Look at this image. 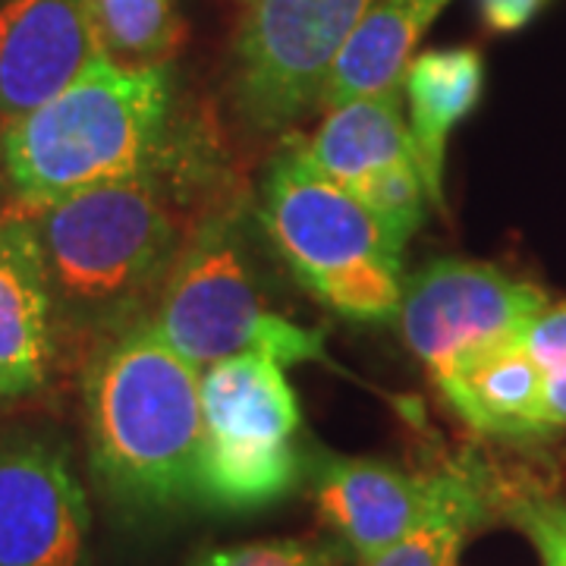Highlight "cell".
<instances>
[{
  "mask_svg": "<svg viewBox=\"0 0 566 566\" xmlns=\"http://www.w3.org/2000/svg\"><path fill=\"white\" fill-rule=\"evenodd\" d=\"M211 182V161L192 142L161 170L22 208L39 233L61 337L95 344L151 315L182 249L208 218L192 199Z\"/></svg>",
  "mask_w": 566,
  "mask_h": 566,
  "instance_id": "obj_1",
  "label": "cell"
},
{
  "mask_svg": "<svg viewBox=\"0 0 566 566\" xmlns=\"http://www.w3.org/2000/svg\"><path fill=\"white\" fill-rule=\"evenodd\" d=\"M88 472L126 520L196 504L202 371L164 344L151 318L95 340L82 365Z\"/></svg>",
  "mask_w": 566,
  "mask_h": 566,
  "instance_id": "obj_2",
  "label": "cell"
},
{
  "mask_svg": "<svg viewBox=\"0 0 566 566\" xmlns=\"http://www.w3.org/2000/svg\"><path fill=\"white\" fill-rule=\"evenodd\" d=\"M192 142L177 123L170 63L123 66L102 54L54 98L0 126V161L13 205L41 208L161 170Z\"/></svg>",
  "mask_w": 566,
  "mask_h": 566,
  "instance_id": "obj_3",
  "label": "cell"
},
{
  "mask_svg": "<svg viewBox=\"0 0 566 566\" xmlns=\"http://www.w3.org/2000/svg\"><path fill=\"white\" fill-rule=\"evenodd\" d=\"M259 218L296 281L349 322H390L403 296V249L344 186L286 145L268 164Z\"/></svg>",
  "mask_w": 566,
  "mask_h": 566,
  "instance_id": "obj_4",
  "label": "cell"
},
{
  "mask_svg": "<svg viewBox=\"0 0 566 566\" xmlns=\"http://www.w3.org/2000/svg\"><path fill=\"white\" fill-rule=\"evenodd\" d=\"M148 318L164 344L199 371L245 353L271 356L283 368L300 363L337 368L318 327L268 305L240 230V211L227 199L192 233Z\"/></svg>",
  "mask_w": 566,
  "mask_h": 566,
  "instance_id": "obj_5",
  "label": "cell"
},
{
  "mask_svg": "<svg viewBox=\"0 0 566 566\" xmlns=\"http://www.w3.org/2000/svg\"><path fill=\"white\" fill-rule=\"evenodd\" d=\"M303 406L271 356L245 353L202 368L196 504L255 513L290 497L308 472Z\"/></svg>",
  "mask_w": 566,
  "mask_h": 566,
  "instance_id": "obj_6",
  "label": "cell"
},
{
  "mask_svg": "<svg viewBox=\"0 0 566 566\" xmlns=\"http://www.w3.org/2000/svg\"><path fill=\"white\" fill-rule=\"evenodd\" d=\"M371 7L375 0H252L227 70L240 120L271 136L322 107L331 70Z\"/></svg>",
  "mask_w": 566,
  "mask_h": 566,
  "instance_id": "obj_7",
  "label": "cell"
},
{
  "mask_svg": "<svg viewBox=\"0 0 566 566\" xmlns=\"http://www.w3.org/2000/svg\"><path fill=\"white\" fill-rule=\"evenodd\" d=\"M547 305L532 283L494 264L441 259L403 281L397 324L434 385L488 346L513 340Z\"/></svg>",
  "mask_w": 566,
  "mask_h": 566,
  "instance_id": "obj_8",
  "label": "cell"
},
{
  "mask_svg": "<svg viewBox=\"0 0 566 566\" xmlns=\"http://www.w3.org/2000/svg\"><path fill=\"white\" fill-rule=\"evenodd\" d=\"M92 510L54 428H0V566H92Z\"/></svg>",
  "mask_w": 566,
  "mask_h": 566,
  "instance_id": "obj_9",
  "label": "cell"
},
{
  "mask_svg": "<svg viewBox=\"0 0 566 566\" xmlns=\"http://www.w3.org/2000/svg\"><path fill=\"white\" fill-rule=\"evenodd\" d=\"M305 479L322 523L359 566L403 542L428 516L438 494V472H406L385 460L327 450L308 457Z\"/></svg>",
  "mask_w": 566,
  "mask_h": 566,
  "instance_id": "obj_10",
  "label": "cell"
},
{
  "mask_svg": "<svg viewBox=\"0 0 566 566\" xmlns=\"http://www.w3.org/2000/svg\"><path fill=\"white\" fill-rule=\"evenodd\" d=\"M102 54L88 0H0V120L54 98Z\"/></svg>",
  "mask_w": 566,
  "mask_h": 566,
  "instance_id": "obj_11",
  "label": "cell"
},
{
  "mask_svg": "<svg viewBox=\"0 0 566 566\" xmlns=\"http://www.w3.org/2000/svg\"><path fill=\"white\" fill-rule=\"evenodd\" d=\"M61 324L29 211L0 218V403H22L48 387L61 356Z\"/></svg>",
  "mask_w": 566,
  "mask_h": 566,
  "instance_id": "obj_12",
  "label": "cell"
},
{
  "mask_svg": "<svg viewBox=\"0 0 566 566\" xmlns=\"http://www.w3.org/2000/svg\"><path fill=\"white\" fill-rule=\"evenodd\" d=\"M300 148L305 161L346 192H356L394 167H419L400 85L331 107L315 136Z\"/></svg>",
  "mask_w": 566,
  "mask_h": 566,
  "instance_id": "obj_13",
  "label": "cell"
},
{
  "mask_svg": "<svg viewBox=\"0 0 566 566\" xmlns=\"http://www.w3.org/2000/svg\"><path fill=\"white\" fill-rule=\"evenodd\" d=\"M469 428L491 438L547 434L545 381L520 337L488 346L438 385Z\"/></svg>",
  "mask_w": 566,
  "mask_h": 566,
  "instance_id": "obj_14",
  "label": "cell"
},
{
  "mask_svg": "<svg viewBox=\"0 0 566 566\" xmlns=\"http://www.w3.org/2000/svg\"><path fill=\"white\" fill-rule=\"evenodd\" d=\"M485 88V61L475 48H438L416 54L403 73L409 136L431 205H444L447 142L475 111Z\"/></svg>",
  "mask_w": 566,
  "mask_h": 566,
  "instance_id": "obj_15",
  "label": "cell"
},
{
  "mask_svg": "<svg viewBox=\"0 0 566 566\" xmlns=\"http://www.w3.org/2000/svg\"><path fill=\"white\" fill-rule=\"evenodd\" d=\"M447 3L450 0H375L331 70L322 98L324 111L403 85L406 66L416 57L419 41Z\"/></svg>",
  "mask_w": 566,
  "mask_h": 566,
  "instance_id": "obj_16",
  "label": "cell"
},
{
  "mask_svg": "<svg viewBox=\"0 0 566 566\" xmlns=\"http://www.w3.org/2000/svg\"><path fill=\"white\" fill-rule=\"evenodd\" d=\"M494 485L479 460L438 469V494L419 526L368 566H453L465 538L488 523Z\"/></svg>",
  "mask_w": 566,
  "mask_h": 566,
  "instance_id": "obj_17",
  "label": "cell"
},
{
  "mask_svg": "<svg viewBox=\"0 0 566 566\" xmlns=\"http://www.w3.org/2000/svg\"><path fill=\"white\" fill-rule=\"evenodd\" d=\"M104 54L123 66H167L186 25L180 0H88Z\"/></svg>",
  "mask_w": 566,
  "mask_h": 566,
  "instance_id": "obj_18",
  "label": "cell"
},
{
  "mask_svg": "<svg viewBox=\"0 0 566 566\" xmlns=\"http://www.w3.org/2000/svg\"><path fill=\"white\" fill-rule=\"evenodd\" d=\"M353 560L334 535L327 538H268L237 547L202 551L189 566H346Z\"/></svg>",
  "mask_w": 566,
  "mask_h": 566,
  "instance_id": "obj_19",
  "label": "cell"
},
{
  "mask_svg": "<svg viewBox=\"0 0 566 566\" xmlns=\"http://www.w3.org/2000/svg\"><path fill=\"white\" fill-rule=\"evenodd\" d=\"M520 340L545 381L547 431H560L566 428V305L547 303L526 324Z\"/></svg>",
  "mask_w": 566,
  "mask_h": 566,
  "instance_id": "obj_20",
  "label": "cell"
},
{
  "mask_svg": "<svg viewBox=\"0 0 566 566\" xmlns=\"http://www.w3.org/2000/svg\"><path fill=\"white\" fill-rule=\"evenodd\" d=\"M504 516L526 535L542 566H566V501L520 491L504 501Z\"/></svg>",
  "mask_w": 566,
  "mask_h": 566,
  "instance_id": "obj_21",
  "label": "cell"
},
{
  "mask_svg": "<svg viewBox=\"0 0 566 566\" xmlns=\"http://www.w3.org/2000/svg\"><path fill=\"white\" fill-rule=\"evenodd\" d=\"M547 0H479L482 20L494 32H520L545 10Z\"/></svg>",
  "mask_w": 566,
  "mask_h": 566,
  "instance_id": "obj_22",
  "label": "cell"
},
{
  "mask_svg": "<svg viewBox=\"0 0 566 566\" xmlns=\"http://www.w3.org/2000/svg\"><path fill=\"white\" fill-rule=\"evenodd\" d=\"M3 126V120H0ZM13 208V199H10V189H7V177H3V161H0V218Z\"/></svg>",
  "mask_w": 566,
  "mask_h": 566,
  "instance_id": "obj_23",
  "label": "cell"
},
{
  "mask_svg": "<svg viewBox=\"0 0 566 566\" xmlns=\"http://www.w3.org/2000/svg\"><path fill=\"white\" fill-rule=\"evenodd\" d=\"M240 3H243V7H249V3H252V0H240Z\"/></svg>",
  "mask_w": 566,
  "mask_h": 566,
  "instance_id": "obj_24",
  "label": "cell"
}]
</instances>
